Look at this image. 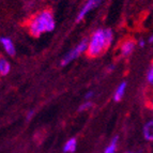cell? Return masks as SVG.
<instances>
[{
    "label": "cell",
    "instance_id": "cell-1",
    "mask_svg": "<svg viewBox=\"0 0 153 153\" xmlns=\"http://www.w3.org/2000/svg\"><path fill=\"white\" fill-rule=\"evenodd\" d=\"M114 41V32L109 28H100L92 33L88 40L87 55L89 58H97L106 53Z\"/></svg>",
    "mask_w": 153,
    "mask_h": 153
},
{
    "label": "cell",
    "instance_id": "cell-2",
    "mask_svg": "<svg viewBox=\"0 0 153 153\" xmlns=\"http://www.w3.org/2000/svg\"><path fill=\"white\" fill-rule=\"evenodd\" d=\"M26 26L31 36L38 38L44 33L51 32L54 30L56 27V21L51 10H43L32 16Z\"/></svg>",
    "mask_w": 153,
    "mask_h": 153
},
{
    "label": "cell",
    "instance_id": "cell-3",
    "mask_svg": "<svg viewBox=\"0 0 153 153\" xmlns=\"http://www.w3.org/2000/svg\"><path fill=\"white\" fill-rule=\"evenodd\" d=\"M87 45H88V40H86V39L82 40L75 47H73V48H72L68 54H65V56L62 58L61 62H60L61 66L68 65V64H70L71 62L74 61L75 59L78 58L82 54L86 53V51H87Z\"/></svg>",
    "mask_w": 153,
    "mask_h": 153
},
{
    "label": "cell",
    "instance_id": "cell-4",
    "mask_svg": "<svg viewBox=\"0 0 153 153\" xmlns=\"http://www.w3.org/2000/svg\"><path fill=\"white\" fill-rule=\"evenodd\" d=\"M103 0H87L86 3L82 5V8L79 11L78 15L76 17V23H80L86 16L89 14L91 11H93L94 9H97Z\"/></svg>",
    "mask_w": 153,
    "mask_h": 153
},
{
    "label": "cell",
    "instance_id": "cell-5",
    "mask_svg": "<svg viewBox=\"0 0 153 153\" xmlns=\"http://www.w3.org/2000/svg\"><path fill=\"white\" fill-rule=\"evenodd\" d=\"M135 46H136L135 40H133V39H131V38L123 40L120 43V46H119L120 55L122 57H128L130 55H132V53L134 51Z\"/></svg>",
    "mask_w": 153,
    "mask_h": 153
},
{
    "label": "cell",
    "instance_id": "cell-6",
    "mask_svg": "<svg viewBox=\"0 0 153 153\" xmlns=\"http://www.w3.org/2000/svg\"><path fill=\"white\" fill-rule=\"evenodd\" d=\"M0 44H1V46L3 47L4 51L9 56H14V55L16 54L15 46H14V43H13V41L10 38H8V36L0 38Z\"/></svg>",
    "mask_w": 153,
    "mask_h": 153
},
{
    "label": "cell",
    "instance_id": "cell-7",
    "mask_svg": "<svg viewBox=\"0 0 153 153\" xmlns=\"http://www.w3.org/2000/svg\"><path fill=\"white\" fill-rule=\"evenodd\" d=\"M143 134L146 140L153 141V120L148 121V122L143 125Z\"/></svg>",
    "mask_w": 153,
    "mask_h": 153
},
{
    "label": "cell",
    "instance_id": "cell-8",
    "mask_svg": "<svg viewBox=\"0 0 153 153\" xmlns=\"http://www.w3.org/2000/svg\"><path fill=\"white\" fill-rule=\"evenodd\" d=\"M11 72V63L8 59L0 57V76H7Z\"/></svg>",
    "mask_w": 153,
    "mask_h": 153
},
{
    "label": "cell",
    "instance_id": "cell-9",
    "mask_svg": "<svg viewBox=\"0 0 153 153\" xmlns=\"http://www.w3.org/2000/svg\"><path fill=\"white\" fill-rule=\"evenodd\" d=\"M125 90H126V82H122L117 87L115 93H114V100H115L116 102H120L121 100H122V97H124Z\"/></svg>",
    "mask_w": 153,
    "mask_h": 153
},
{
    "label": "cell",
    "instance_id": "cell-10",
    "mask_svg": "<svg viewBox=\"0 0 153 153\" xmlns=\"http://www.w3.org/2000/svg\"><path fill=\"white\" fill-rule=\"evenodd\" d=\"M77 148V140L75 138H70L63 146V151L65 153H73Z\"/></svg>",
    "mask_w": 153,
    "mask_h": 153
},
{
    "label": "cell",
    "instance_id": "cell-11",
    "mask_svg": "<svg viewBox=\"0 0 153 153\" xmlns=\"http://www.w3.org/2000/svg\"><path fill=\"white\" fill-rule=\"evenodd\" d=\"M117 145H118V137L112 138V140L110 141L109 145L106 147V149L104 150V153H115L116 152V149H117Z\"/></svg>",
    "mask_w": 153,
    "mask_h": 153
},
{
    "label": "cell",
    "instance_id": "cell-12",
    "mask_svg": "<svg viewBox=\"0 0 153 153\" xmlns=\"http://www.w3.org/2000/svg\"><path fill=\"white\" fill-rule=\"evenodd\" d=\"M147 82H149V85H151L153 87V61L151 63L150 68H149L148 73H147Z\"/></svg>",
    "mask_w": 153,
    "mask_h": 153
},
{
    "label": "cell",
    "instance_id": "cell-13",
    "mask_svg": "<svg viewBox=\"0 0 153 153\" xmlns=\"http://www.w3.org/2000/svg\"><path fill=\"white\" fill-rule=\"evenodd\" d=\"M92 107V102L90 101H86L79 106V111H84V110H88Z\"/></svg>",
    "mask_w": 153,
    "mask_h": 153
},
{
    "label": "cell",
    "instance_id": "cell-14",
    "mask_svg": "<svg viewBox=\"0 0 153 153\" xmlns=\"http://www.w3.org/2000/svg\"><path fill=\"white\" fill-rule=\"evenodd\" d=\"M93 95H94V93L92 91H89V92H87V94L85 95V99H86V101H90V100L93 97Z\"/></svg>",
    "mask_w": 153,
    "mask_h": 153
},
{
    "label": "cell",
    "instance_id": "cell-15",
    "mask_svg": "<svg viewBox=\"0 0 153 153\" xmlns=\"http://www.w3.org/2000/svg\"><path fill=\"white\" fill-rule=\"evenodd\" d=\"M148 106H149L150 108H152V109H153V94L151 95L150 99L148 100Z\"/></svg>",
    "mask_w": 153,
    "mask_h": 153
},
{
    "label": "cell",
    "instance_id": "cell-16",
    "mask_svg": "<svg viewBox=\"0 0 153 153\" xmlns=\"http://www.w3.org/2000/svg\"><path fill=\"white\" fill-rule=\"evenodd\" d=\"M145 44H146L145 40H139V42H138V45L140 46V47H143V46H145Z\"/></svg>",
    "mask_w": 153,
    "mask_h": 153
},
{
    "label": "cell",
    "instance_id": "cell-17",
    "mask_svg": "<svg viewBox=\"0 0 153 153\" xmlns=\"http://www.w3.org/2000/svg\"><path fill=\"white\" fill-rule=\"evenodd\" d=\"M32 115H33V110H31V111L29 112L28 115H27V119H30V118L32 117Z\"/></svg>",
    "mask_w": 153,
    "mask_h": 153
},
{
    "label": "cell",
    "instance_id": "cell-18",
    "mask_svg": "<svg viewBox=\"0 0 153 153\" xmlns=\"http://www.w3.org/2000/svg\"><path fill=\"white\" fill-rule=\"evenodd\" d=\"M149 42H150V43H152L153 42V36H151L150 38H149Z\"/></svg>",
    "mask_w": 153,
    "mask_h": 153
},
{
    "label": "cell",
    "instance_id": "cell-19",
    "mask_svg": "<svg viewBox=\"0 0 153 153\" xmlns=\"http://www.w3.org/2000/svg\"><path fill=\"white\" fill-rule=\"evenodd\" d=\"M126 153H131V152H126Z\"/></svg>",
    "mask_w": 153,
    "mask_h": 153
}]
</instances>
